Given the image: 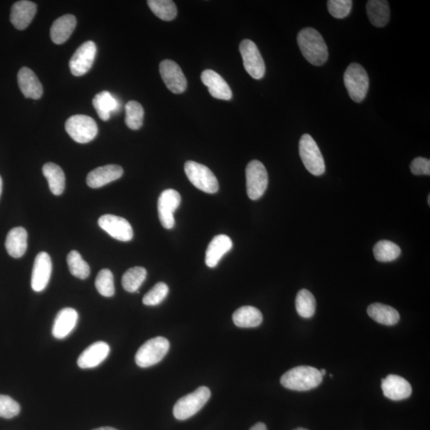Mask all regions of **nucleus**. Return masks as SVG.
Segmentation results:
<instances>
[{
  "mask_svg": "<svg viewBox=\"0 0 430 430\" xmlns=\"http://www.w3.org/2000/svg\"><path fill=\"white\" fill-rule=\"evenodd\" d=\"M298 43L301 53L312 65L320 66L328 59L327 45L321 33L314 28L301 30L298 36Z\"/></svg>",
  "mask_w": 430,
  "mask_h": 430,
  "instance_id": "1",
  "label": "nucleus"
},
{
  "mask_svg": "<svg viewBox=\"0 0 430 430\" xmlns=\"http://www.w3.org/2000/svg\"><path fill=\"white\" fill-rule=\"evenodd\" d=\"M323 376L315 367L300 366L292 368L284 373L281 378L284 387L298 392H307L319 386Z\"/></svg>",
  "mask_w": 430,
  "mask_h": 430,
  "instance_id": "2",
  "label": "nucleus"
},
{
  "mask_svg": "<svg viewBox=\"0 0 430 430\" xmlns=\"http://www.w3.org/2000/svg\"><path fill=\"white\" fill-rule=\"evenodd\" d=\"M344 82L350 98L354 102L360 103L365 99L370 81L364 67L358 63L351 64L344 72Z\"/></svg>",
  "mask_w": 430,
  "mask_h": 430,
  "instance_id": "3",
  "label": "nucleus"
},
{
  "mask_svg": "<svg viewBox=\"0 0 430 430\" xmlns=\"http://www.w3.org/2000/svg\"><path fill=\"white\" fill-rule=\"evenodd\" d=\"M210 398V390L206 387H200L194 392L184 396L178 400L173 409L176 420L184 421L192 417L203 408Z\"/></svg>",
  "mask_w": 430,
  "mask_h": 430,
  "instance_id": "4",
  "label": "nucleus"
},
{
  "mask_svg": "<svg viewBox=\"0 0 430 430\" xmlns=\"http://www.w3.org/2000/svg\"><path fill=\"white\" fill-rule=\"evenodd\" d=\"M299 153L306 169L315 176L325 172V163L319 147L309 134L301 137L299 143Z\"/></svg>",
  "mask_w": 430,
  "mask_h": 430,
  "instance_id": "5",
  "label": "nucleus"
},
{
  "mask_svg": "<svg viewBox=\"0 0 430 430\" xmlns=\"http://www.w3.org/2000/svg\"><path fill=\"white\" fill-rule=\"evenodd\" d=\"M170 344L164 337H155L144 343L137 351L135 360L139 367L147 368L158 364L169 353Z\"/></svg>",
  "mask_w": 430,
  "mask_h": 430,
  "instance_id": "6",
  "label": "nucleus"
},
{
  "mask_svg": "<svg viewBox=\"0 0 430 430\" xmlns=\"http://www.w3.org/2000/svg\"><path fill=\"white\" fill-rule=\"evenodd\" d=\"M184 171L190 182L200 191L208 194L219 191V181L208 167L194 161H187L184 165Z\"/></svg>",
  "mask_w": 430,
  "mask_h": 430,
  "instance_id": "7",
  "label": "nucleus"
},
{
  "mask_svg": "<svg viewBox=\"0 0 430 430\" xmlns=\"http://www.w3.org/2000/svg\"><path fill=\"white\" fill-rule=\"evenodd\" d=\"M66 130L77 143L87 144L97 137L98 127L91 116L75 115L66 121Z\"/></svg>",
  "mask_w": 430,
  "mask_h": 430,
  "instance_id": "8",
  "label": "nucleus"
},
{
  "mask_svg": "<svg viewBox=\"0 0 430 430\" xmlns=\"http://www.w3.org/2000/svg\"><path fill=\"white\" fill-rule=\"evenodd\" d=\"M247 191L250 199L258 200L266 191L269 177L266 167L259 160L250 161L245 169Z\"/></svg>",
  "mask_w": 430,
  "mask_h": 430,
  "instance_id": "9",
  "label": "nucleus"
},
{
  "mask_svg": "<svg viewBox=\"0 0 430 430\" xmlns=\"http://www.w3.org/2000/svg\"><path fill=\"white\" fill-rule=\"evenodd\" d=\"M245 70L256 80L261 79L266 74V65L256 45L245 39L239 47Z\"/></svg>",
  "mask_w": 430,
  "mask_h": 430,
  "instance_id": "10",
  "label": "nucleus"
},
{
  "mask_svg": "<svg viewBox=\"0 0 430 430\" xmlns=\"http://www.w3.org/2000/svg\"><path fill=\"white\" fill-rule=\"evenodd\" d=\"M181 204V195L176 190L167 189L158 200V213L162 226L170 230L175 226V211Z\"/></svg>",
  "mask_w": 430,
  "mask_h": 430,
  "instance_id": "11",
  "label": "nucleus"
},
{
  "mask_svg": "<svg viewBox=\"0 0 430 430\" xmlns=\"http://www.w3.org/2000/svg\"><path fill=\"white\" fill-rule=\"evenodd\" d=\"M97 47L92 41L84 43L77 48L70 61V69L72 75L80 77L87 74L93 64Z\"/></svg>",
  "mask_w": 430,
  "mask_h": 430,
  "instance_id": "12",
  "label": "nucleus"
},
{
  "mask_svg": "<svg viewBox=\"0 0 430 430\" xmlns=\"http://www.w3.org/2000/svg\"><path fill=\"white\" fill-rule=\"evenodd\" d=\"M160 72L166 86L173 93L186 91L187 82L180 66L171 60H164L160 64Z\"/></svg>",
  "mask_w": 430,
  "mask_h": 430,
  "instance_id": "13",
  "label": "nucleus"
},
{
  "mask_svg": "<svg viewBox=\"0 0 430 430\" xmlns=\"http://www.w3.org/2000/svg\"><path fill=\"white\" fill-rule=\"evenodd\" d=\"M98 225L111 237L121 242H130L133 238V230L130 222L124 217L105 215L100 217Z\"/></svg>",
  "mask_w": 430,
  "mask_h": 430,
  "instance_id": "14",
  "label": "nucleus"
},
{
  "mask_svg": "<svg viewBox=\"0 0 430 430\" xmlns=\"http://www.w3.org/2000/svg\"><path fill=\"white\" fill-rule=\"evenodd\" d=\"M52 272V261L46 252L39 253L33 263L31 288L37 293L42 292L47 288Z\"/></svg>",
  "mask_w": 430,
  "mask_h": 430,
  "instance_id": "15",
  "label": "nucleus"
},
{
  "mask_svg": "<svg viewBox=\"0 0 430 430\" xmlns=\"http://www.w3.org/2000/svg\"><path fill=\"white\" fill-rule=\"evenodd\" d=\"M382 390L385 397L393 401L408 399L412 394L410 383L403 377L389 375L382 381Z\"/></svg>",
  "mask_w": 430,
  "mask_h": 430,
  "instance_id": "16",
  "label": "nucleus"
},
{
  "mask_svg": "<svg viewBox=\"0 0 430 430\" xmlns=\"http://www.w3.org/2000/svg\"><path fill=\"white\" fill-rule=\"evenodd\" d=\"M123 173L124 170L119 165L109 164L99 167L89 173L86 182L89 187L100 188L118 180L123 176Z\"/></svg>",
  "mask_w": 430,
  "mask_h": 430,
  "instance_id": "17",
  "label": "nucleus"
},
{
  "mask_svg": "<svg viewBox=\"0 0 430 430\" xmlns=\"http://www.w3.org/2000/svg\"><path fill=\"white\" fill-rule=\"evenodd\" d=\"M37 6L31 1L22 0L16 2L11 8L10 20L16 29L22 31L31 24L35 18Z\"/></svg>",
  "mask_w": 430,
  "mask_h": 430,
  "instance_id": "18",
  "label": "nucleus"
},
{
  "mask_svg": "<svg viewBox=\"0 0 430 430\" xmlns=\"http://www.w3.org/2000/svg\"><path fill=\"white\" fill-rule=\"evenodd\" d=\"M201 80L208 88L212 97L229 100L232 98V91L226 82L217 72L211 70H206L201 75Z\"/></svg>",
  "mask_w": 430,
  "mask_h": 430,
  "instance_id": "19",
  "label": "nucleus"
},
{
  "mask_svg": "<svg viewBox=\"0 0 430 430\" xmlns=\"http://www.w3.org/2000/svg\"><path fill=\"white\" fill-rule=\"evenodd\" d=\"M110 353L109 346L105 342H96L89 346L79 356L77 365L82 369H89L99 366L107 358Z\"/></svg>",
  "mask_w": 430,
  "mask_h": 430,
  "instance_id": "20",
  "label": "nucleus"
},
{
  "mask_svg": "<svg viewBox=\"0 0 430 430\" xmlns=\"http://www.w3.org/2000/svg\"><path fill=\"white\" fill-rule=\"evenodd\" d=\"M233 247L232 240L225 234H220L211 240L206 252L205 262L209 268H215L219 264L222 256Z\"/></svg>",
  "mask_w": 430,
  "mask_h": 430,
  "instance_id": "21",
  "label": "nucleus"
},
{
  "mask_svg": "<svg viewBox=\"0 0 430 430\" xmlns=\"http://www.w3.org/2000/svg\"><path fill=\"white\" fill-rule=\"evenodd\" d=\"M78 321L77 311L71 308H66L59 311L56 316L52 328L53 336L61 339L69 336L74 330Z\"/></svg>",
  "mask_w": 430,
  "mask_h": 430,
  "instance_id": "22",
  "label": "nucleus"
},
{
  "mask_svg": "<svg viewBox=\"0 0 430 430\" xmlns=\"http://www.w3.org/2000/svg\"><path fill=\"white\" fill-rule=\"evenodd\" d=\"M21 92L26 98L38 100L43 96V88L38 77L31 69L22 67L18 74Z\"/></svg>",
  "mask_w": 430,
  "mask_h": 430,
  "instance_id": "23",
  "label": "nucleus"
},
{
  "mask_svg": "<svg viewBox=\"0 0 430 430\" xmlns=\"http://www.w3.org/2000/svg\"><path fill=\"white\" fill-rule=\"evenodd\" d=\"M77 25L75 15H65L56 20L50 28V38L55 44H63L70 38Z\"/></svg>",
  "mask_w": 430,
  "mask_h": 430,
  "instance_id": "24",
  "label": "nucleus"
},
{
  "mask_svg": "<svg viewBox=\"0 0 430 430\" xmlns=\"http://www.w3.org/2000/svg\"><path fill=\"white\" fill-rule=\"evenodd\" d=\"M27 232L24 228L15 227L10 230L6 239L5 247L10 256L20 259L27 249Z\"/></svg>",
  "mask_w": 430,
  "mask_h": 430,
  "instance_id": "25",
  "label": "nucleus"
},
{
  "mask_svg": "<svg viewBox=\"0 0 430 430\" xmlns=\"http://www.w3.org/2000/svg\"><path fill=\"white\" fill-rule=\"evenodd\" d=\"M93 105L100 118L104 121H109L111 114L120 108L118 100L108 91L98 93L93 99Z\"/></svg>",
  "mask_w": 430,
  "mask_h": 430,
  "instance_id": "26",
  "label": "nucleus"
},
{
  "mask_svg": "<svg viewBox=\"0 0 430 430\" xmlns=\"http://www.w3.org/2000/svg\"><path fill=\"white\" fill-rule=\"evenodd\" d=\"M367 314L378 323L387 326L396 325L400 320L399 312L389 305L375 303L368 307Z\"/></svg>",
  "mask_w": 430,
  "mask_h": 430,
  "instance_id": "27",
  "label": "nucleus"
},
{
  "mask_svg": "<svg viewBox=\"0 0 430 430\" xmlns=\"http://www.w3.org/2000/svg\"><path fill=\"white\" fill-rule=\"evenodd\" d=\"M263 321L261 312L253 306H243L233 315L234 325L239 328H256Z\"/></svg>",
  "mask_w": 430,
  "mask_h": 430,
  "instance_id": "28",
  "label": "nucleus"
},
{
  "mask_svg": "<svg viewBox=\"0 0 430 430\" xmlns=\"http://www.w3.org/2000/svg\"><path fill=\"white\" fill-rule=\"evenodd\" d=\"M367 13L374 26L383 27L390 20L389 3L385 0H370L367 3Z\"/></svg>",
  "mask_w": 430,
  "mask_h": 430,
  "instance_id": "29",
  "label": "nucleus"
},
{
  "mask_svg": "<svg viewBox=\"0 0 430 430\" xmlns=\"http://www.w3.org/2000/svg\"><path fill=\"white\" fill-rule=\"evenodd\" d=\"M43 172L49 183L50 191L54 195L63 193L66 187V176L63 169L54 163H47L43 167Z\"/></svg>",
  "mask_w": 430,
  "mask_h": 430,
  "instance_id": "30",
  "label": "nucleus"
},
{
  "mask_svg": "<svg viewBox=\"0 0 430 430\" xmlns=\"http://www.w3.org/2000/svg\"><path fill=\"white\" fill-rule=\"evenodd\" d=\"M147 270L144 267L137 266L127 270L122 277V286L128 293H136L145 281Z\"/></svg>",
  "mask_w": 430,
  "mask_h": 430,
  "instance_id": "31",
  "label": "nucleus"
},
{
  "mask_svg": "<svg viewBox=\"0 0 430 430\" xmlns=\"http://www.w3.org/2000/svg\"><path fill=\"white\" fill-rule=\"evenodd\" d=\"M374 256L381 262L393 261L401 255V249L397 244L387 240H382L373 249Z\"/></svg>",
  "mask_w": 430,
  "mask_h": 430,
  "instance_id": "32",
  "label": "nucleus"
},
{
  "mask_svg": "<svg viewBox=\"0 0 430 430\" xmlns=\"http://www.w3.org/2000/svg\"><path fill=\"white\" fill-rule=\"evenodd\" d=\"M316 302L314 295L307 289H301L295 298V309L298 314L303 318L314 316Z\"/></svg>",
  "mask_w": 430,
  "mask_h": 430,
  "instance_id": "33",
  "label": "nucleus"
},
{
  "mask_svg": "<svg viewBox=\"0 0 430 430\" xmlns=\"http://www.w3.org/2000/svg\"><path fill=\"white\" fill-rule=\"evenodd\" d=\"M148 7L162 20L171 21L177 15V8L171 0H149Z\"/></svg>",
  "mask_w": 430,
  "mask_h": 430,
  "instance_id": "34",
  "label": "nucleus"
},
{
  "mask_svg": "<svg viewBox=\"0 0 430 430\" xmlns=\"http://www.w3.org/2000/svg\"><path fill=\"white\" fill-rule=\"evenodd\" d=\"M67 264L72 276L85 280L91 275V268L87 262L84 261L80 253L76 250L70 251L67 256Z\"/></svg>",
  "mask_w": 430,
  "mask_h": 430,
  "instance_id": "35",
  "label": "nucleus"
},
{
  "mask_svg": "<svg viewBox=\"0 0 430 430\" xmlns=\"http://www.w3.org/2000/svg\"><path fill=\"white\" fill-rule=\"evenodd\" d=\"M125 123L132 130H138L143 125L144 111L136 100H130L125 105Z\"/></svg>",
  "mask_w": 430,
  "mask_h": 430,
  "instance_id": "36",
  "label": "nucleus"
},
{
  "mask_svg": "<svg viewBox=\"0 0 430 430\" xmlns=\"http://www.w3.org/2000/svg\"><path fill=\"white\" fill-rule=\"evenodd\" d=\"M95 286L100 295L105 298H111L115 293L114 280L113 272L108 269H104L99 272Z\"/></svg>",
  "mask_w": 430,
  "mask_h": 430,
  "instance_id": "37",
  "label": "nucleus"
},
{
  "mask_svg": "<svg viewBox=\"0 0 430 430\" xmlns=\"http://www.w3.org/2000/svg\"><path fill=\"white\" fill-rule=\"evenodd\" d=\"M169 288L164 282H160L145 294L143 298V303L147 306H155L163 302L169 294Z\"/></svg>",
  "mask_w": 430,
  "mask_h": 430,
  "instance_id": "38",
  "label": "nucleus"
},
{
  "mask_svg": "<svg viewBox=\"0 0 430 430\" xmlns=\"http://www.w3.org/2000/svg\"><path fill=\"white\" fill-rule=\"evenodd\" d=\"M353 8L351 0H329L328 9L334 18L344 19L351 13Z\"/></svg>",
  "mask_w": 430,
  "mask_h": 430,
  "instance_id": "39",
  "label": "nucleus"
},
{
  "mask_svg": "<svg viewBox=\"0 0 430 430\" xmlns=\"http://www.w3.org/2000/svg\"><path fill=\"white\" fill-rule=\"evenodd\" d=\"M20 406L7 395L0 394V417L13 418L20 414Z\"/></svg>",
  "mask_w": 430,
  "mask_h": 430,
  "instance_id": "40",
  "label": "nucleus"
},
{
  "mask_svg": "<svg viewBox=\"0 0 430 430\" xmlns=\"http://www.w3.org/2000/svg\"><path fill=\"white\" fill-rule=\"evenodd\" d=\"M410 170L415 176L430 175V160L427 158H417L412 161Z\"/></svg>",
  "mask_w": 430,
  "mask_h": 430,
  "instance_id": "41",
  "label": "nucleus"
},
{
  "mask_svg": "<svg viewBox=\"0 0 430 430\" xmlns=\"http://www.w3.org/2000/svg\"><path fill=\"white\" fill-rule=\"evenodd\" d=\"M249 430H267V427L264 423H256L252 428Z\"/></svg>",
  "mask_w": 430,
  "mask_h": 430,
  "instance_id": "42",
  "label": "nucleus"
},
{
  "mask_svg": "<svg viewBox=\"0 0 430 430\" xmlns=\"http://www.w3.org/2000/svg\"><path fill=\"white\" fill-rule=\"evenodd\" d=\"M94 430H117L114 428H112V427H102V428H98Z\"/></svg>",
  "mask_w": 430,
  "mask_h": 430,
  "instance_id": "43",
  "label": "nucleus"
},
{
  "mask_svg": "<svg viewBox=\"0 0 430 430\" xmlns=\"http://www.w3.org/2000/svg\"><path fill=\"white\" fill-rule=\"evenodd\" d=\"M3 191V181L1 176H0V197H1Z\"/></svg>",
  "mask_w": 430,
  "mask_h": 430,
  "instance_id": "44",
  "label": "nucleus"
},
{
  "mask_svg": "<svg viewBox=\"0 0 430 430\" xmlns=\"http://www.w3.org/2000/svg\"><path fill=\"white\" fill-rule=\"evenodd\" d=\"M320 371H321V374L322 376L326 375L327 372H326V371L325 369H321V370H320Z\"/></svg>",
  "mask_w": 430,
  "mask_h": 430,
  "instance_id": "45",
  "label": "nucleus"
},
{
  "mask_svg": "<svg viewBox=\"0 0 430 430\" xmlns=\"http://www.w3.org/2000/svg\"><path fill=\"white\" fill-rule=\"evenodd\" d=\"M295 430H308V429H306L304 428H298V429H295Z\"/></svg>",
  "mask_w": 430,
  "mask_h": 430,
  "instance_id": "46",
  "label": "nucleus"
},
{
  "mask_svg": "<svg viewBox=\"0 0 430 430\" xmlns=\"http://www.w3.org/2000/svg\"><path fill=\"white\" fill-rule=\"evenodd\" d=\"M428 204L430 205V195L428 197Z\"/></svg>",
  "mask_w": 430,
  "mask_h": 430,
  "instance_id": "47",
  "label": "nucleus"
}]
</instances>
